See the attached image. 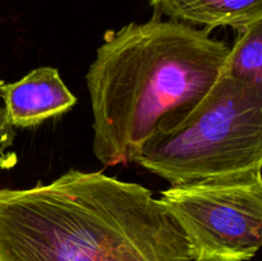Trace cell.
Listing matches in <instances>:
<instances>
[{"label":"cell","instance_id":"1","mask_svg":"<svg viewBox=\"0 0 262 261\" xmlns=\"http://www.w3.org/2000/svg\"><path fill=\"white\" fill-rule=\"evenodd\" d=\"M0 261H194L146 187L101 171L0 189Z\"/></svg>","mask_w":262,"mask_h":261},{"label":"cell","instance_id":"2","mask_svg":"<svg viewBox=\"0 0 262 261\" xmlns=\"http://www.w3.org/2000/svg\"><path fill=\"white\" fill-rule=\"evenodd\" d=\"M229 50L209 30L158 15L107 33L86 74L97 160L135 163L148 138L209 92Z\"/></svg>","mask_w":262,"mask_h":261},{"label":"cell","instance_id":"3","mask_svg":"<svg viewBox=\"0 0 262 261\" xmlns=\"http://www.w3.org/2000/svg\"><path fill=\"white\" fill-rule=\"evenodd\" d=\"M135 163L171 186L262 171V87L222 72L193 109L148 138Z\"/></svg>","mask_w":262,"mask_h":261},{"label":"cell","instance_id":"4","mask_svg":"<svg viewBox=\"0 0 262 261\" xmlns=\"http://www.w3.org/2000/svg\"><path fill=\"white\" fill-rule=\"evenodd\" d=\"M159 200L194 261H250L262 248V171L177 184Z\"/></svg>","mask_w":262,"mask_h":261},{"label":"cell","instance_id":"5","mask_svg":"<svg viewBox=\"0 0 262 261\" xmlns=\"http://www.w3.org/2000/svg\"><path fill=\"white\" fill-rule=\"evenodd\" d=\"M0 95L5 123L17 128L36 127L67 113L77 101L53 67H40L13 83H3Z\"/></svg>","mask_w":262,"mask_h":261},{"label":"cell","instance_id":"6","mask_svg":"<svg viewBox=\"0 0 262 261\" xmlns=\"http://www.w3.org/2000/svg\"><path fill=\"white\" fill-rule=\"evenodd\" d=\"M156 15L206 30L232 27L237 31L262 18V0H148Z\"/></svg>","mask_w":262,"mask_h":261},{"label":"cell","instance_id":"7","mask_svg":"<svg viewBox=\"0 0 262 261\" xmlns=\"http://www.w3.org/2000/svg\"><path fill=\"white\" fill-rule=\"evenodd\" d=\"M222 72L262 87V18L241 31Z\"/></svg>","mask_w":262,"mask_h":261},{"label":"cell","instance_id":"8","mask_svg":"<svg viewBox=\"0 0 262 261\" xmlns=\"http://www.w3.org/2000/svg\"><path fill=\"white\" fill-rule=\"evenodd\" d=\"M3 83H4V82H2V81H0V87H2V84H3Z\"/></svg>","mask_w":262,"mask_h":261}]
</instances>
